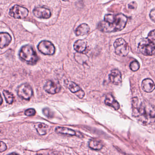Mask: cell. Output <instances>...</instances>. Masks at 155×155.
<instances>
[{
  "instance_id": "cell-1",
  "label": "cell",
  "mask_w": 155,
  "mask_h": 155,
  "mask_svg": "<svg viewBox=\"0 0 155 155\" xmlns=\"http://www.w3.org/2000/svg\"><path fill=\"white\" fill-rule=\"evenodd\" d=\"M128 18L122 13L106 14L103 21L98 24L97 29L103 32H119L125 28Z\"/></svg>"
},
{
  "instance_id": "cell-2",
  "label": "cell",
  "mask_w": 155,
  "mask_h": 155,
  "mask_svg": "<svg viewBox=\"0 0 155 155\" xmlns=\"http://www.w3.org/2000/svg\"><path fill=\"white\" fill-rule=\"evenodd\" d=\"M155 30L149 33L147 38H144L139 42L138 50L145 56H152L155 54Z\"/></svg>"
},
{
  "instance_id": "cell-3",
  "label": "cell",
  "mask_w": 155,
  "mask_h": 155,
  "mask_svg": "<svg viewBox=\"0 0 155 155\" xmlns=\"http://www.w3.org/2000/svg\"><path fill=\"white\" fill-rule=\"evenodd\" d=\"M19 54L21 59L29 65H35L38 61V54L30 45L23 46L20 50Z\"/></svg>"
},
{
  "instance_id": "cell-4",
  "label": "cell",
  "mask_w": 155,
  "mask_h": 155,
  "mask_svg": "<svg viewBox=\"0 0 155 155\" xmlns=\"http://www.w3.org/2000/svg\"><path fill=\"white\" fill-rule=\"evenodd\" d=\"M115 53L122 57L127 56L129 52V46L127 42L123 39L119 38L114 43Z\"/></svg>"
},
{
  "instance_id": "cell-5",
  "label": "cell",
  "mask_w": 155,
  "mask_h": 155,
  "mask_svg": "<svg viewBox=\"0 0 155 155\" xmlns=\"http://www.w3.org/2000/svg\"><path fill=\"white\" fill-rule=\"evenodd\" d=\"M17 93L20 98L29 100L32 96L33 91L32 87L29 84H23L18 87Z\"/></svg>"
},
{
  "instance_id": "cell-6",
  "label": "cell",
  "mask_w": 155,
  "mask_h": 155,
  "mask_svg": "<svg viewBox=\"0 0 155 155\" xmlns=\"http://www.w3.org/2000/svg\"><path fill=\"white\" fill-rule=\"evenodd\" d=\"M38 49L41 53L46 55H53L56 51L54 45L47 40H43L40 42L38 46Z\"/></svg>"
},
{
  "instance_id": "cell-7",
  "label": "cell",
  "mask_w": 155,
  "mask_h": 155,
  "mask_svg": "<svg viewBox=\"0 0 155 155\" xmlns=\"http://www.w3.org/2000/svg\"><path fill=\"white\" fill-rule=\"evenodd\" d=\"M28 14L27 9L17 5L11 8L9 12L10 16L16 19H24L28 16Z\"/></svg>"
},
{
  "instance_id": "cell-8",
  "label": "cell",
  "mask_w": 155,
  "mask_h": 155,
  "mask_svg": "<svg viewBox=\"0 0 155 155\" xmlns=\"http://www.w3.org/2000/svg\"><path fill=\"white\" fill-rule=\"evenodd\" d=\"M66 86L72 93H75L80 98H83L85 96V92L79 86L72 81L66 80L65 82Z\"/></svg>"
},
{
  "instance_id": "cell-9",
  "label": "cell",
  "mask_w": 155,
  "mask_h": 155,
  "mask_svg": "<svg viewBox=\"0 0 155 155\" xmlns=\"http://www.w3.org/2000/svg\"><path fill=\"white\" fill-rule=\"evenodd\" d=\"M44 89L45 91L48 93L54 94L59 92L61 89V87L58 82L48 80L45 84Z\"/></svg>"
},
{
  "instance_id": "cell-10",
  "label": "cell",
  "mask_w": 155,
  "mask_h": 155,
  "mask_svg": "<svg viewBox=\"0 0 155 155\" xmlns=\"http://www.w3.org/2000/svg\"><path fill=\"white\" fill-rule=\"evenodd\" d=\"M33 13L35 17L41 19H48L52 15L49 9L45 7H37L33 11Z\"/></svg>"
},
{
  "instance_id": "cell-11",
  "label": "cell",
  "mask_w": 155,
  "mask_h": 155,
  "mask_svg": "<svg viewBox=\"0 0 155 155\" xmlns=\"http://www.w3.org/2000/svg\"><path fill=\"white\" fill-rule=\"evenodd\" d=\"M109 79L111 83L115 85H119L122 83V74L117 70H112L109 75Z\"/></svg>"
},
{
  "instance_id": "cell-12",
  "label": "cell",
  "mask_w": 155,
  "mask_h": 155,
  "mask_svg": "<svg viewBox=\"0 0 155 155\" xmlns=\"http://www.w3.org/2000/svg\"><path fill=\"white\" fill-rule=\"evenodd\" d=\"M12 38L9 34L7 32H0V48L7 47L12 41Z\"/></svg>"
},
{
  "instance_id": "cell-13",
  "label": "cell",
  "mask_w": 155,
  "mask_h": 155,
  "mask_svg": "<svg viewBox=\"0 0 155 155\" xmlns=\"http://www.w3.org/2000/svg\"><path fill=\"white\" fill-rule=\"evenodd\" d=\"M105 103L106 105L111 107L116 110H117L120 109V104L111 94H108L106 95Z\"/></svg>"
},
{
  "instance_id": "cell-14",
  "label": "cell",
  "mask_w": 155,
  "mask_h": 155,
  "mask_svg": "<svg viewBox=\"0 0 155 155\" xmlns=\"http://www.w3.org/2000/svg\"><path fill=\"white\" fill-rule=\"evenodd\" d=\"M142 88L145 92H152L155 89V84L151 79H145L142 82Z\"/></svg>"
},
{
  "instance_id": "cell-15",
  "label": "cell",
  "mask_w": 155,
  "mask_h": 155,
  "mask_svg": "<svg viewBox=\"0 0 155 155\" xmlns=\"http://www.w3.org/2000/svg\"><path fill=\"white\" fill-rule=\"evenodd\" d=\"M73 47L74 50L77 52L83 53L86 50L87 47V42L85 40H79L75 42Z\"/></svg>"
},
{
  "instance_id": "cell-16",
  "label": "cell",
  "mask_w": 155,
  "mask_h": 155,
  "mask_svg": "<svg viewBox=\"0 0 155 155\" xmlns=\"http://www.w3.org/2000/svg\"><path fill=\"white\" fill-rule=\"evenodd\" d=\"M55 131L59 134L68 135L71 136H78V133L73 130L65 127H58L56 128Z\"/></svg>"
},
{
  "instance_id": "cell-17",
  "label": "cell",
  "mask_w": 155,
  "mask_h": 155,
  "mask_svg": "<svg viewBox=\"0 0 155 155\" xmlns=\"http://www.w3.org/2000/svg\"><path fill=\"white\" fill-rule=\"evenodd\" d=\"M90 27L86 23L80 25L75 30V34L77 36H83L89 33Z\"/></svg>"
},
{
  "instance_id": "cell-18",
  "label": "cell",
  "mask_w": 155,
  "mask_h": 155,
  "mask_svg": "<svg viewBox=\"0 0 155 155\" xmlns=\"http://www.w3.org/2000/svg\"><path fill=\"white\" fill-rule=\"evenodd\" d=\"M103 143L97 139H92L89 142V147L94 150H100L103 148Z\"/></svg>"
},
{
  "instance_id": "cell-19",
  "label": "cell",
  "mask_w": 155,
  "mask_h": 155,
  "mask_svg": "<svg viewBox=\"0 0 155 155\" xmlns=\"http://www.w3.org/2000/svg\"><path fill=\"white\" fill-rule=\"evenodd\" d=\"M35 128L38 133L41 135L46 134L48 126L43 123H38L35 125Z\"/></svg>"
},
{
  "instance_id": "cell-20",
  "label": "cell",
  "mask_w": 155,
  "mask_h": 155,
  "mask_svg": "<svg viewBox=\"0 0 155 155\" xmlns=\"http://www.w3.org/2000/svg\"><path fill=\"white\" fill-rule=\"evenodd\" d=\"M3 94L6 102L7 104H12L13 103L14 101L15 98L13 93H11V92L8 91L4 90L3 91Z\"/></svg>"
},
{
  "instance_id": "cell-21",
  "label": "cell",
  "mask_w": 155,
  "mask_h": 155,
  "mask_svg": "<svg viewBox=\"0 0 155 155\" xmlns=\"http://www.w3.org/2000/svg\"><path fill=\"white\" fill-rule=\"evenodd\" d=\"M75 59L78 63L80 64H83L88 59L86 55L80 53H78L75 54Z\"/></svg>"
},
{
  "instance_id": "cell-22",
  "label": "cell",
  "mask_w": 155,
  "mask_h": 155,
  "mask_svg": "<svg viewBox=\"0 0 155 155\" xmlns=\"http://www.w3.org/2000/svg\"><path fill=\"white\" fill-rule=\"evenodd\" d=\"M140 64L137 60L132 61L130 65V68L132 71L136 72L138 71L140 68Z\"/></svg>"
},
{
  "instance_id": "cell-23",
  "label": "cell",
  "mask_w": 155,
  "mask_h": 155,
  "mask_svg": "<svg viewBox=\"0 0 155 155\" xmlns=\"http://www.w3.org/2000/svg\"><path fill=\"white\" fill-rule=\"evenodd\" d=\"M36 113L35 109H29L25 112V115L27 116H33Z\"/></svg>"
},
{
  "instance_id": "cell-24",
  "label": "cell",
  "mask_w": 155,
  "mask_h": 155,
  "mask_svg": "<svg viewBox=\"0 0 155 155\" xmlns=\"http://www.w3.org/2000/svg\"><path fill=\"white\" fill-rule=\"evenodd\" d=\"M43 112L45 116H46L48 118H51L52 117V112L50 110V109L48 108L43 109Z\"/></svg>"
},
{
  "instance_id": "cell-25",
  "label": "cell",
  "mask_w": 155,
  "mask_h": 155,
  "mask_svg": "<svg viewBox=\"0 0 155 155\" xmlns=\"http://www.w3.org/2000/svg\"><path fill=\"white\" fill-rule=\"evenodd\" d=\"M7 149L6 144L2 141H0V152H3Z\"/></svg>"
},
{
  "instance_id": "cell-26",
  "label": "cell",
  "mask_w": 155,
  "mask_h": 155,
  "mask_svg": "<svg viewBox=\"0 0 155 155\" xmlns=\"http://www.w3.org/2000/svg\"><path fill=\"white\" fill-rule=\"evenodd\" d=\"M155 10H154V9H153L151 11L149 15L151 19L152 20L153 22H154V21H155Z\"/></svg>"
},
{
  "instance_id": "cell-27",
  "label": "cell",
  "mask_w": 155,
  "mask_h": 155,
  "mask_svg": "<svg viewBox=\"0 0 155 155\" xmlns=\"http://www.w3.org/2000/svg\"><path fill=\"white\" fill-rule=\"evenodd\" d=\"M129 8L130 9H135L136 7V2H132L128 5Z\"/></svg>"
},
{
  "instance_id": "cell-28",
  "label": "cell",
  "mask_w": 155,
  "mask_h": 155,
  "mask_svg": "<svg viewBox=\"0 0 155 155\" xmlns=\"http://www.w3.org/2000/svg\"><path fill=\"white\" fill-rule=\"evenodd\" d=\"M2 103H3V99L1 97V95H0V106L2 104Z\"/></svg>"
},
{
  "instance_id": "cell-29",
  "label": "cell",
  "mask_w": 155,
  "mask_h": 155,
  "mask_svg": "<svg viewBox=\"0 0 155 155\" xmlns=\"http://www.w3.org/2000/svg\"><path fill=\"white\" fill-rule=\"evenodd\" d=\"M8 155H19L18 154H16V153H15V152H13V153H11V154H9Z\"/></svg>"
},
{
  "instance_id": "cell-30",
  "label": "cell",
  "mask_w": 155,
  "mask_h": 155,
  "mask_svg": "<svg viewBox=\"0 0 155 155\" xmlns=\"http://www.w3.org/2000/svg\"><path fill=\"white\" fill-rule=\"evenodd\" d=\"M62 1H69V0H62Z\"/></svg>"
},
{
  "instance_id": "cell-31",
  "label": "cell",
  "mask_w": 155,
  "mask_h": 155,
  "mask_svg": "<svg viewBox=\"0 0 155 155\" xmlns=\"http://www.w3.org/2000/svg\"><path fill=\"white\" fill-rule=\"evenodd\" d=\"M42 155V154H37V155Z\"/></svg>"
}]
</instances>
